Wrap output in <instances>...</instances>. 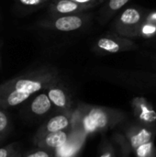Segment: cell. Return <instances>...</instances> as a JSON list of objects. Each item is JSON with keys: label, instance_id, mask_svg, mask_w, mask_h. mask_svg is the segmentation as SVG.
<instances>
[{"label": "cell", "instance_id": "19", "mask_svg": "<svg viewBox=\"0 0 156 157\" xmlns=\"http://www.w3.org/2000/svg\"><path fill=\"white\" fill-rule=\"evenodd\" d=\"M99 157H116L115 149L111 144L106 142L105 144H102V149Z\"/></svg>", "mask_w": 156, "mask_h": 157}, {"label": "cell", "instance_id": "14", "mask_svg": "<svg viewBox=\"0 0 156 157\" xmlns=\"http://www.w3.org/2000/svg\"><path fill=\"white\" fill-rule=\"evenodd\" d=\"M156 38V8L147 9L143 21L137 32L136 39Z\"/></svg>", "mask_w": 156, "mask_h": 157}, {"label": "cell", "instance_id": "24", "mask_svg": "<svg viewBox=\"0 0 156 157\" xmlns=\"http://www.w3.org/2000/svg\"><path fill=\"white\" fill-rule=\"evenodd\" d=\"M21 155H22V153H21L20 151L15 149V150L13 151V153L10 155V156L9 157H21Z\"/></svg>", "mask_w": 156, "mask_h": 157}, {"label": "cell", "instance_id": "22", "mask_svg": "<svg viewBox=\"0 0 156 157\" xmlns=\"http://www.w3.org/2000/svg\"><path fill=\"white\" fill-rule=\"evenodd\" d=\"M19 3H21L24 6H40L49 0H17Z\"/></svg>", "mask_w": 156, "mask_h": 157}, {"label": "cell", "instance_id": "9", "mask_svg": "<svg viewBox=\"0 0 156 157\" xmlns=\"http://www.w3.org/2000/svg\"><path fill=\"white\" fill-rule=\"evenodd\" d=\"M72 110L73 109L69 111H54L52 114L48 116L36 131L33 139L46 133L70 130Z\"/></svg>", "mask_w": 156, "mask_h": 157}, {"label": "cell", "instance_id": "7", "mask_svg": "<svg viewBox=\"0 0 156 157\" xmlns=\"http://www.w3.org/2000/svg\"><path fill=\"white\" fill-rule=\"evenodd\" d=\"M25 103L23 113L30 119L47 118L55 111L45 90L33 95Z\"/></svg>", "mask_w": 156, "mask_h": 157}, {"label": "cell", "instance_id": "13", "mask_svg": "<svg viewBox=\"0 0 156 157\" xmlns=\"http://www.w3.org/2000/svg\"><path fill=\"white\" fill-rule=\"evenodd\" d=\"M93 6L83 5L73 0H57L53 2L50 6V12L52 17L63 16V15H73L77 13H82Z\"/></svg>", "mask_w": 156, "mask_h": 157}, {"label": "cell", "instance_id": "6", "mask_svg": "<svg viewBox=\"0 0 156 157\" xmlns=\"http://www.w3.org/2000/svg\"><path fill=\"white\" fill-rule=\"evenodd\" d=\"M156 134L155 126L144 125L139 122L127 124L123 129V135L126 138L131 151L139 146L153 142Z\"/></svg>", "mask_w": 156, "mask_h": 157}, {"label": "cell", "instance_id": "2", "mask_svg": "<svg viewBox=\"0 0 156 157\" xmlns=\"http://www.w3.org/2000/svg\"><path fill=\"white\" fill-rule=\"evenodd\" d=\"M77 107L82 115V127L88 136L114 129L127 119L125 112L112 108L86 103H79Z\"/></svg>", "mask_w": 156, "mask_h": 157}, {"label": "cell", "instance_id": "5", "mask_svg": "<svg viewBox=\"0 0 156 157\" xmlns=\"http://www.w3.org/2000/svg\"><path fill=\"white\" fill-rule=\"evenodd\" d=\"M89 14H73V15H63L55 16L51 19L44 21L41 25L47 29H54L57 31L70 32L77 30L86 25L90 20Z\"/></svg>", "mask_w": 156, "mask_h": 157}, {"label": "cell", "instance_id": "21", "mask_svg": "<svg viewBox=\"0 0 156 157\" xmlns=\"http://www.w3.org/2000/svg\"><path fill=\"white\" fill-rule=\"evenodd\" d=\"M15 149L16 148H15L14 144H10L8 145L1 147L0 148V157H9Z\"/></svg>", "mask_w": 156, "mask_h": 157}, {"label": "cell", "instance_id": "16", "mask_svg": "<svg viewBox=\"0 0 156 157\" xmlns=\"http://www.w3.org/2000/svg\"><path fill=\"white\" fill-rule=\"evenodd\" d=\"M12 121L7 109L0 107V142L3 141L10 132Z\"/></svg>", "mask_w": 156, "mask_h": 157}, {"label": "cell", "instance_id": "23", "mask_svg": "<svg viewBox=\"0 0 156 157\" xmlns=\"http://www.w3.org/2000/svg\"><path fill=\"white\" fill-rule=\"evenodd\" d=\"M75 1L77 3L83 4V5H86V6H95L96 5H97L98 3L102 2L103 0H73Z\"/></svg>", "mask_w": 156, "mask_h": 157}, {"label": "cell", "instance_id": "12", "mask_svg": "<svg viewBox=\"0 0 156 157\" xmlns=\"http://www.w3.org/2000/svg\"><path fill=\"white\" fill-rule=\"evenodd\" d=\"M70 130L43 134L38 138H34L33 143L37 145V147L55 151L56 149L60 148L67 142Z\"/></svg>", "mask_w": 156, "mask_h": 157}, {"label": "cell", "instance_id": "4", "mask_svg": "<svg viewBox=\"0 0 156 157\" xmlns=\"http://www.w3.org/2000/svg\"><path fill=\"white\" fill-rule=\"evenodd\" d=\"M95 47L102 54H113L138 49V45L133 40L122 37L115 32L107 33L98 38Z\"/></svg>", "mask_w": 156, "mask_h": 157}, {"label": "cell", "instance_id": "10", "mask_svg": "<svg viewBox=\"0 0 156 157\" xmlns=\"http://www.w3.org/2000/svg\"><path fill=\"white\" fill-rule=\"evenodd\" d=\"M45 92L54 107L55 111H69L74 109L72 96L61 82L50 86L45 89Z\"/></svg>", "mask_w": 156, "mask_h": 157}, {"label": "cell", "instance_id": "1", "mask_svg": "<svg viewBox=\"0 0 156 157\" xmlns=\"http://www.w3.org/2000/svg\"><path fill=\"white\" fill-rule=\"evenodd\" d=\"M58 82L60 75L53 68H40L9 79L0 85V107L6 109L18 107Z\"/></svg>", "mask_w": 156, "mask_h": 157}, {"label": "cell", "instance_id": "18", "mask_svg": "<svg viewBox=\"0 0 156 157\" xmlns=\"http://www.w3.org/2000/svg\"><path fill=\"white\" fill-rule=\"evenodd\" d=\"M21 157H54V151L36 147L21 155Z\"/></svg>", "mask_w": 156, "mask_h": 157}, {"label": "cell", "instance_id": "17", "mask_svg": "<svg viewBox=\"0 0 156 157\" xmlns=\"http://www.w3.org/2000/svg\"><path fill=\"white\" fill-rule=\"evenodd\" d=\"M134 152L136 157H156V149L154 141L139 146Z\"/></svg>", "mask_w": 156, "mask_h": 157}, {"label": "cell", "instance_id": "11", "mask_svg": "<svg viewBox=\"0 0 156 157\" xmlns=\"http://www.w3.org/2000/svg\"><path fill=\"white\" fill-rule=\"evenodd\" d=\"M132 109L135 117L137 118V122L155 126L156 113L153 109V106L143 98H135L132 102Z\"/></svg>", "mask_w": 156, "mask_h": 157}, {"label": "cell", "instance_id": "20", "mask_svg": "<svg viewBox=\"0 0 156 157\" xmlns=\"http://www.w3.org/2000/svg\"><path fill=\"white\" fill-rule=\"evenodd\" d=\"M138 76L143 81H146L151 83L152 85L156 86V74H150V73H137Z\"/></svg>", "mask_w": 156, "mask_h": 157}, {"label": "cell", "instance_id": "15", "mask_svg": "<svg viewBox=\"0 0 156 157\" xmlns=\"http://www.w3.org/2000/svg\"><path fill=\"white\" fill-rule=\"evenodd\" d=\"M131 0H108L100 11L99 20L101 23L108 22L120 9H122Z\"/></svg>", "mask_w": 156, "mask_h": 157}, {"label": "cell", "instance_id": "3", "mask_svg": "<svg viewBox=\"0 0 156 157\" xmlns=\"http://www.w3.org/2000/svg\"><path fill=\"white\" fill-rule=\"evenodd\" d=\"M147 9L139 6H131L125 8L112 23L111 29L113 32L128 39H136Z\"/></svg>", "mask_w": 156, "mask_h": 157}, {"label": "cell", "instance_id": "8", "mask_svg": "<svg viewBox=\"0 0 156 157\" xmlns=\"http://www.w3.org/2000/svg\"><path fill=\"white\" fill-rule=\"evenodd\" d=\"M87 136L83 127L71 129L67 142L54 151V157H79Z\"/></svg>", "mask_w": 156, "mask_h": 157}]
</instances>
